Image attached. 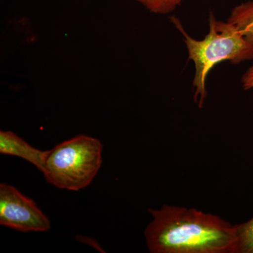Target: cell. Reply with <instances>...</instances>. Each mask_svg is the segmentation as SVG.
<instances>
[{
  "instance_id": "obj_6",
  "label": "cell",
  "mask_w": 253,
  "mask_h": 253,
  "mask_svg": "<svg viewBox=\"0 0 253 253\" xmlns=\"http://www.w3.org/2000/svg\"><path fill=\"white\" fill-rule=\"evenodd\" d=\"M227 21L239 28L246 40L253 44V1L234 7Z\"/></svg>"
},
{
  "instance_id": "obj_4",
  "label": "cell",
  "mask_w": 253,
  "mask_h": 253,
  "mask_svg": "<svg viewBox=\"0 0 253 253\" xmlns=\"http://www.w3.org/2000/svg\"><path fill=\"white\" fill-rule=\"evenodd\" d=\"M0 224L21 232H46L49 217L31 199L15 186L0 184Z\"/></svg>"
},
{
  "instance_id": "obj_10",
  "label": "cell",
  "mask_w": 253,
  "mask_h": 253,
  "mask_svg": "<svg viewBox=\"0 0 253 253\" xmlns=\"http://www.w3.org/2000/svg\"><path fill=\"white\" fill-rule=\"evenodd\" d=\"M136 1H139V2L141 3L143 5H146V2H147V0H136Z\"/></svg>"
},
{
  "instance_id": "obj_8",
  "label": "cell",
  "mask_w": 253,
  "mask_h": 253,
  "mask_svg": "<svg viewBox=\"0 0 253 253\" xmlns=\"http://www.w3.org/2000/svg\"><path fill=\"white\" fill-rule=\"evenodd\" d=\"M184 0H147L146 6L151 12L166 14L172 12Z\"/></svg>"
},
{
  "instance_id": "obj_7",
  "label": "cell",
  "mask_w": 253,
  "mask_h": 253,
  "mask_svg": "<svg viewBox=\"0 0 253 253\" xmlns=\"http://www.w3.org/2000/svg\"><path fill=\"white\" fill-rule=\"evenodd\" d=\"M234 253H253V217L246 222L236 224Z\"/></svg>"
},
{
  "instance_id": "obj_3",
  "label": "cell",
  "mask_w": 253,
  "mask_h": 253,
  "mask_svg": "<svg viewBox=\"0 0 253 253\" xmlns=\"http://www.w3.org/2000/svg\"><path fill=\"white\" fill-rule=\"evenodd\" d=\"M103 145L91 136L78 135L49 150L42 173L51 185L77 191L94 180L102 164Z\"/></svg>"
},
{
  "instance_id": "obj_2",
  "label": "cell",
  "mask_w": 253,
  "mask_h": 253,
  "mask_svg": "<svg viewBox=\"0 0 253 253\" xmlns=\"http://www.w3.org/2000/svg\"><path fill=\"white\" fill-rule=\"evenodd\" d=\"M172 22L184 38L189 59L195 65V103L202 108L207 98L206 80L208 73L217 64L229 61L233 64L253 59V44L245 38L239 28L229 22L217 21L213 13L210 14V31L202 41L189 36L178 18Z\"/></svg>"
},
{
  "instance_id": "obj_9",
  "label": "cell",
  "mask_w": 253,
  "mask_h": 253,
  "mask_svg": "<svg viewBox=\"0 0 253 253\" xmlns=\"http://www.w3.org/2000/svg\"><path fill=\"white\" fill-rule=\"evenodd\" d=\"M241 83L245 90H249L253 88V66L249 68V69L244 73L241 79Z\"/></svg>"
},
{
  "instance_id": "obj_1",
  "label": "cell",
  "mask_w": 253,
  "mask_h": 253,
  "mask_svg": "<svg viewBox=\"0 0 253 253\" xmlns=\"http://www.w3.org/2000/svg\"><path fill=\"white\" fill-rule=\"evenodd\" d=\"M144 231L151 253H234L235 225L195 208L164 205L149 209Z\"/></svg>"
},
{
  "instance_id": "obj_5",
  "label": "cell",
  "mask_w": 253,
  "mask_h": 253,
  "mask_svg": "<svg viewBox=\"0 0 253 253\" xmlns=\"http://www.w3.org/2000/svg\"><path fill=\"white\" fill-rule=\"evenodd\" d=\"M0 154L22 158L42 172L49 151H42L33 147L13 131L1 130L0 131Z\"/></svg>"
}]
</instances>
